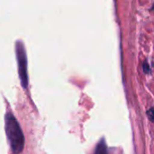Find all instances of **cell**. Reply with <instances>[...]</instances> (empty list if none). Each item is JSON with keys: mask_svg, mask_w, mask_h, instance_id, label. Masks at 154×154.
Wrapping results in <instances>:
<instances>
[{"mask_svg": "<svg viewBox=\"0 0 154 154\" xmlns=\"http://www.w3.org/2000/svg\"><path fill=\"white\" fill-rule=\"evenodd\" d=\"M6 137L14 154H19L23 152L24 146V136L19 123L14 116L8 112L5 119Z\"/></svg>", "mask_w": 154, "mask_h": 154, "instance_id": "6da1fadb", "label": "cell"}, {"mask_svg": "<svg viewBox=\"0 0 154 154\" xmlns=\"http://www.w3.org/2000/svg\"><path fill=\"white\" fill-rule=\"evenodd\" d=\"M16 56L18 62V71L19 77L23 88H26L28 86V75H27V61L24 48L22 42H18L16 43Z\"/></svg>", "mask_w": 154, "mask_h": 154, "instance_id": "7a4b0ae2", "label": "cell"}, {"mask_svg": "<svg viewBox=\"0 0 154 154\" xmlns=\"http://www.w3.org/2000/svg\"><path fill=\"white\" fill-rule=\"evenodd\" d=\"M95 154H108V151H107V146L106 143L105 142L104 139H102L98 144L96 147V151H95Z\"/></svg>", "mask_w": 154, "mask_h": 154, "instance_id": "3957f363", "label": "cell"}, {"mask_svg": "<svg viewBox=\"0 0 154 154\" xmlns=\"http://www.w3.org/2000/svg\"><path fill=\"white\" fill-rule=\"evenodd\" d=\"M146 114H147V116L150 119V121H152V122L154 123V107H152L149 110H147Z\"/></svg>", "mask_w": 154, "mask_h": 154, "instance_id": "277c9868", "label": "cell"}, {"mask_svg": "<svg viewBox=\"0 0 154 154\" xmlns=\"http://www.w3.org/2000/svg\"><path fill=\"white\" fill-rule=\"evenodd\" d=\"M143 71H144V73H150L151 72V69H150V66H149L147 61L143 62Z\"/></svg>", "mask_w": 154, "mask_h": 154, "instance_id": "5b68a950", "label": "cell"}, {"mask_svg": "<svg viewBox=\"0 0 154 154\" xmlns=\"http://www.w3.org/2000/svg\"><path fill=\"white\" fill-rule=\"evenodd\" d=\"M152 10H154V5H153V6H152Z\"/></svg>", "mask_w": 154, "mask_h": 154, "instance_id": "8992f818", "label": "cell"}]
</instances>
